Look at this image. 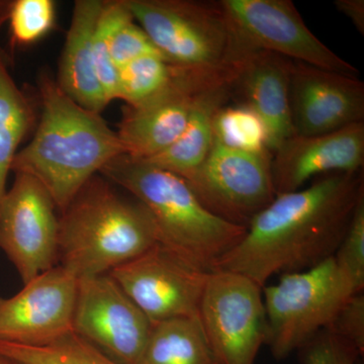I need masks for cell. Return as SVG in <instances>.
Here are the masks:
<instances>
[{"label":"cell","instance_id":"32","mask_svg":"<svg viewBox=\"0 0 364 364\" xmlns=\"http://www.w3.org/2000/svg\"><path fill=\"white\" fill-rule=\"evenodd\" d=\"M11 2H13V0H0V32H1L4 23H7Z\"/></svg>","mask_w":364,"mask_h":364},{"label":"cell","instance_id":"21","mask_svg":"<svg viewBox=\"0 0 364 364\" xmlns=\"http://www.w3.org/2000/svg\"><path fill=\"white\" fill-rule=\"evenodd\" d=\"M37 109L32 97L16 85L0 50V200L18 146L37 126Z\"/></svg>","mask_w":364,"mask_h":364},{"label":"cell","instance_id":"23","mask_svg":"<svg viewBox=\"0 0 364 364\" xmlns=\"http://www.w3.org/2000/svg\"><path fill=\"white\" fill-rule=\"evenodd\" d=\"M177 67L161 55H147L117 68L116 100L126 105L142 104L164 90L172 82Z\"/></svg>","mask_w":364,"mask_h":364},{"label":"cell","instance_id":"19","mask_svg":"<svg viewBox=\"0 0 364 364\" xmlns=\"http://www.w3.org/2000/svg\"><path fill=\"white\" fill-rule=\"evenodd\" d=\"M236 76L237 73L203 90L196 97L181 136L166 150L144 161L188 179L212 149L215 117L233 97Z\"/></svg>","mask_w":364,"mask_h":364},{"label":"cell","instance_id":"1","mask_svg":"<svg viewBox=\"0 0 364 364\" xmlns=\"http://www.w3.org/2000/svg\"><path fill=\"white\" fill-rule=\"evenodd\" d=\"M363 196V171L328 174L277 193L214 270L241 273L263 287L274 275L320 264L336 253Z\"/></svg>","mask_w":364,"mask_h":364},{"label":"cell","instance_id":"22","mask_svg":"<svg viewBox=\"0 0 364 364\" xmlns=\"http://www.w3.org/2000/svg\"><path fill=\"white\" fill-rule=\"evenodd\" d=\"M0 355L18 364H121L74 333L44 346L0 342Z\"/></svg>","mask_w":364,"mask_h":364},{"label":"cell","instance_id":"27","mask_svg":"<svg viewBox=\"0 0 364 364\" xmlns=\"http://www.w3.org/2000/svg\"><path fill=\"white\" fill-rule=\"evenodd\" d=\"M340 272L358 293L364 287V196L359 198L343 240L334 255Z\"/></svg>","mask_w":364,"mask_h":364},{"label":"cell","instance_id":"33","mask_svg":"<svg viewBox=\"0 0 364 364\" xmlns=\"http://www.w3.org/2000/svg\"><path fill=\"white\" fill-rule=\"evenodd\" d=\"M0 364H18L11 360V359L4 358V356L0 355Z\"/></svg>","mask_w":364,"mask_h":364},{"label":"cell","instance_id":"8","mask_svg":"<svg viewBox=\"0 0 364 364\" xmlns=\"http://www.w3.org/2000/svg\"><path fill=\"white\" fill-rule=\"evenodd\" d=\"M272 160L270 151L243 152L214 141L205 161L186 181L210 213L247 228L277 196Z\"/></svg>","mask_w":364,"mask_h":364},{"label":"cell","instance_id":"28","mask_svg":"<svg viewBox=\"0 0 364 364\" xmlns=\"http://www.w3.org/2000/svg\"><path fill=\"white\" fill-rule=\"evenodd\" d=\"M109 49L112 62L117 69L147 55H161L147 33L134 20L131 11L112 31Z\"/></svg>","mask_w":364,"mask_h":364},{"label":"cell","instance_id":"16","mask_svg":"<svg viewBox=\"0 0 364 364\" xmlns=\"http://www.w3.org/2000/svg\"><path fill=\"white\" fill-rule=\"evenodd\" d=\"M364 122L332 133L294 135L272 152V173L277 193L305 188L315 176L363 171Z\"/></svg>","mask_w":364,"mask_h":364},{"label":"cell","instance_id":"15","mask_svg":"<svg viewBox=\"0 0 364 364\" xmlns=\"http://www.w3.org/2000/svg\"><path fill=\"white\" fill-rule=\"evenodd\" d=\"M291 122L298 136H317L364 122V83L358 76L294 62Z\"/></svg>","mask_w":364,"mask_h":364},{"label":"cell","instance_id":"29","mask_svg":"<svg viewBox=\"0 0 364 364\" xmlns=\"http://www.w3.org/2000/svg\"><path fill=\"white\" fill-rule=\"evenodd\" d=\"M303 364H356L363 358L350 342L323 330L299 349Z\"/></svg>","mask_w":364,"mask_h":364},{"label":"cell","instance_id":"3","mask_svg":"<svg viewBox=\"0 0 364 364\" xmlns=\"http://www.w3.org/2000/svg\"><path fill=\"white\" fill-rule=\"evenodd\" d=\"M100 176L147 208L158 244L203 272H213L246 233V228L210 213L186 179L144 160L121 155L105 165Z\"/></svg>","mask_w":364,"mask_h":364},{"label":"cell","instance_id":"10","mask_svg":"<svg viewBox=\"0 0 364 364\" xmlns=\"http://www.w3.org/2000/svg\"><path fill=\"white\" fill-rule=\"evenodd\" d=\"M225 13L252 51H265L325 70L359 71L318 39L291 0H221Z\"/></svg>","mask_w":364,"mask_h":364},{"label":"cell","instance_id":"20","mask_svg":"<svg viewBox=\"0 0 364 364\" xmlns=\"http://www.w3.org/2000/svg\"><path fill=\"white\" fill-rule=\"evenodd\" d=\"M139 364H220L198 317L153 322Z\"/></svg>","mask_w":364,"mask_h":364},{"label":"cell","instance_id":"30","mask_svg":"<svg viewBox=\"0 0 364 364\" xmlns=\"http://www.w3.org/2000/svg\"><path fill=\"white\" fill-rule=\"evenodd\" d=\"M328 331L338 335L364 353V296L354 294L337 313Z\"/></svg>","mask_w":364,"mask_h":364},{"label":"cell","instance_id":"6","mask_svg":"<svg viewBox=\"0 0 364 364\" xmlns=\"http://www.w3.org/2000/svg\"><path fill=\"white\" fill-rule=\"evenodd\" d=\"M356 294L334 256L303 272L284 273L277 284L263 287L265 345L273 358H289L328 329L340 309Z\"/></svg>","mask_w":364,"mask_h":364},{"label":"cell","instance_id":"4","mask_svg":"<svg viewBox=\"0 0 364 364\" xmlns=\"http://www.w3.org/2000/svg\"><path fill=\"white\" fill-rule=\"evenodd\" d=\"M158 244L147 208L97 174L60 212L58 265L77 279L109 274Z\"/></svg>","mask_w":364,"mask_h":364},{"label":"cell","instance_id":"12","mask_svg":"<svg viewBox=\"0 0 364 364\" xmlns=\"http://www.w3.org/2000/svg\"><path fill=\"white\" fill-rule=\"evenodd\" d=\"M237 73L226 70L178 68L176 77L154 97L126 105L117 127L124 155L148 160L169 148L186 129L196 97L208 86Z\"/></svg>","mask_w":364,"mask_h":364},{"label":"cell","instance_id":"26","mask_svg":"<svg viewBox=\"0 0 364 364\" xmlns=\"http://www.w3.org/2000/svg\"><path fill=\"white\" fill-rule=\"evenodd\" d=\"M7 23L11 44L16 47L35 44L56 26V4L53 0H13Z\"/></svg>","mask_w":364,"mask_h":364},{"label":"cell","instance_id":"14","mask_svg":"<svg viewBox=\"0 0 364 364\" xmlns=\"http://www.w3.org/2000/svg\"><path fill=\"white\" fill-rule=\"evenodd\" d=\"M78 279L61 265L0 298V342L44 346L73 333Z\"/></svg>","mask_w":364,"mask_h":364},{"label":"cell","instance_id":"5","mask_svg":"<svg viewBox=\"0 0 364 364\" xmlns=\"http://www.w3.org/2000/svg\"><path fill=\"white\" fill-rule=\"evenodd\" d=\"M124 2L163 58L178 68L226 70L238 66L254 52L237 32L220 1Z\"/></svg>","mask_w":364,"mask_h":364},{"label":"cell","instance_id":"7","mask_svg":"<svg viewBox=\"0 0 364 364\" xmlns=\"http://www.w3.org/2000/svg\"><path fill=\"white\" fill-rule=\"evenodd\" d=\"M262 289L241 273H208L198 320L220 364H255L267 335Z\"/></svg>","mask_w":364,"mask_h":364},{"label":"cell","instance_id":"9","mask_svg":"<svg viewBox=\"0 0 364 364\" xmlns=\"http://www.w3.org/2000/svg\"><path fill=\"white\" fill-rule=\"evenodd\" d=\"M47 189L26 173H14L0 200V250L25 284L58 265L59 215Z\"/></svg>","mask_w":364,"mask_h":364},{"label":"cell","instance_id":"17","mask_svg":"<svg viewBox=\"0 0 364 364\" xmlns=\"http://www.w3.org/2000/svg\"><path fill=\"white\" fill-rule=\"evenodd\" d=\"M294 62L265 51L248 55L239 66L234 95L240 97L260 117L267 133V147L274 152L296 135L291 122V83Z\"/></svg>","mask_w":364,"mask_h":364},{"label":"cell","instance_id":"11","mask_svg":"<svg viewBox=\"0 0 364 364\" xmlns=\"http://www.w3.org/2000/svg\"><path fill=\"white\" fill-rule=\"evenodd\" d=\"M152 321L109 274L78 279L73 333L121 364H139Z\"/></svg>","mask_w":364,"mask_h":364},{"label":"cell","instance_id":"31","mask_svg":"<svg viewBox=\"0 0 364 364\" xmlns=\"http://www.w3.org/2000/svg\"><path fill=\"white\" fill-rule=\"evenodd\" d=\"M335 6L350 20L359 33H364V0H336Z\"/></svg>","mask_w":364,"mask_h":364},{"label":"cell","instance_id":"18","mask_svg":"<svg viewBox=\"0 0 364 364\" xmlns=\"http://www.w3.org/2000/svg\"><path fill=\"white\" fill-rule=\"evenodd\" d=\"M104 0H77L60 57L56 82L76 104L102 114L109 105L97 78L93 35Z\"/></svg>","mask_w":364,"mask_h":364},{"label":"cell","instance_id":"13","mask_svg":"<svg viewBox=\"0 0 364 364\" xmlns=\"http://www.w3.org/2000/svg\"><path fill=\"white\" fill-rule=\"evenodd\" d=\"M208 273L156 244L109 274L152 322H159L198 317Z\"/></svg>","mask_w":364,"mask_h":364},{"label":"cell","instance_id":"34","mask_svg":"<svg viewBox=\"0 0 364 364\" xmlns=\"http://www.w3.org/2000/svg\"><path fill=\"white\" fill-rule=\"evenodd\" d=\"M356 364H363V360L360 361V359H359L358 363Z\"/></svg>","mask_w":364,"mask_h":364},{"label":"cell","instance_id":"24","mask_svg":"<svg viewBox=\"0 0 364 364\" xmlns=\"http://www.w3.org/2000/svg\"><path fill=\"white\" fill-rule=\"evenodd\" d=\"M214 141L230 149L243 152H267V133L260 117L247 105H226L214 122Z\"/></svg>","mask_w":364,"mask_h":364},{"label":"cell","instance_id":"25","mask_svg":"<svg viewBox=\"0 0 364 364\" xmlns=\"http://www.w3.org/2000/svg\"><path fill=\"white\" fill-rule=\"evenodd\" d=\"M129 13L124 0H104L93 35L95 69L109 105L116 100L117 81V69L109 56V36L117 23Z\"/></svg>","mask_w":364,"mask_h":364},{"label":"cell","instance_id":"2","mask_svg":"<svg viewBox=\"0 0 364 364\" xmlns=\"http://www.w3.org/2000/svg\"><path fill=\"white\" fill-rule=\"evenodd\" d=\"M38 87L41 114L35 134L18 151L11 172L37 179L60 213L124 150L102 114L76 104L49 73L41 74Z\"/></svg>","mask_w":364,"mask_h":364}]
</instances>
